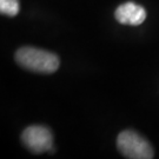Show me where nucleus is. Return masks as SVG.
Instances as JSON below:
<instances>
[{"label": "nucleus", "instance_id": "nucleus-4", "mask_svg": "<svg viewBox=\"0 0 159 159\" xmlns=\"http://www.w3.org/2000/svg\"><path fill=\"white\" fill-rule=\"evenodd\" d=\"M114 17L118 23L123 25H132L137 26L145 21L146 11L143 6L134 2H124L116 10Z\"/></svg>", "mask_w": 159, "mask_h": 159}, {"label": "nucleus", "instance_id": "nucleus-2", "mask_svg": "<svg viewBox=\"0 0 159 159\" xmlns=\"http://www.w3.org/2000/svg\"><path fill=\"white\" fill-rule=\"evenodd\" d=\"M120 153L130 159L153 158V150L146 139L133 131H123L117 138Z\"/></svg>", "mask_w": 159, "mask_h": 159}, {"label": "nucleus", "instance_id": "nucleus-1", "mask_svg": "<svg viewBox=\"0 0 159 159\" xmlns=\"http://www.w3.org/2000/svg\"><path fill=\"white\" fill-rule=\"evenodd\" d=\"M16 60L21 67L38 73H53L59 67V58L54 53L30 46L18 50Z\"/></svg>", "mask_w": 159, "mask_h": 159}, {"label": "nucleus", "instance_id": "nucleus-5", "mask_svg": "<svg viewBox=\"0 0 159 159\" xmlns=\"http://www.w3.org/2000/svg\"><path fill=\"white\" fill-rule=\"evenodd\" d=\"M20 10L19 0H0V12L1 14L16 17Z\"/></svg>", "mask_w": 159, "mask_h": 159}, {"label": "nucleus", "instance_id": "nucleus-3", "mask_svg": "<svg viewBox=\"0 0 159 159\" xmlns=\"http://www.w3.org/2000/svg\"><path fill=\"white\" fill-rule=\"evenodd\" d=\"M24 145L34 153H43L52 151L53 136L51 131L45 126H29L21 134Z\"/></svg>", "mask_w": 159, "mask_h": 159}]
</instances>
